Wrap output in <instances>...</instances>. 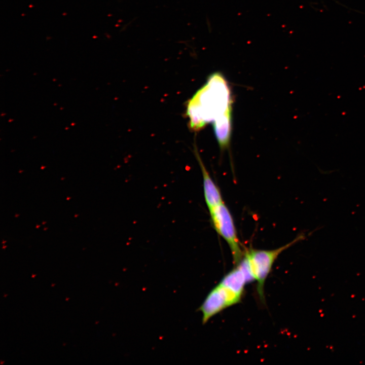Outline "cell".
I'll return each mask as SVG.
<instances>
[{"mask_svg":"<svg viewBox=\"0 0 365 365\" xmlns=\"http://www.w3.org/2000/svg\"><path fill=\"white\" fill-rule=\"evenodd\" d=\"M231 111L229 86L223 75L216 72L189 102L187 113L191 128L198 130Z\"/></svg>","mask_w":365,"mask_h":365,"instance_id":"cell-1","label":"cell"},{"mask_svg":"<svg viewBox=\"0 0 365 365\" xmlns=\"http://www.w3.org/2000/svg\"><path fill=\"white\" fill-rule=\"evenodd\" d=\"M301 239L300 236L286 244L271 250L245 249L244 256L247 259L250 273L257 281V289L261 301H264V285L272 266L279 255Z\"/></svg>","mask_w":365,"mask_h":365,"instance_id":"cell-2","label":"cell"},{"mask_svg":"<svg viewBox=\"0 0 365 365\" xmlns=\"http://www.w3.org/2000/svg\"><path fill=\"white\" fill-rule=\"evenodd\" d=\"M208 210L213 228L227 242L234 263L237 264L243 259L244 250L238 237L234 220L229 208L224 202Z\"/></svg>","mask_w":365,"mask_h":365,"instance_id":"cell-3","label":"cell"},{"mask_svg":"<svg viewBox=\"0 0 365 365\" xmlns=\"http://www.w3.org/2000/svg\"><path fill=\"white\" fill-rule=\"evenodd\" d=\"M242 296L220 282L208 294L198 308L201 312L203 324L224 309L240 303Z\"/></svg>","mask_w":365,"mask_h":365,"instance_id":"cell-4","label":"cell"},{"mask_svg":"<svg viewBox=\"0 0 365 365\" xmlns=\"http://www.w3.org/2000/svg\"><path fill=\"white\" fill-rule=\"evenodd\" d=\"M203 178L204 200L208 209L224 203L219 188L211 178L198 153H195Z\"/></svg>","mask_w":365,"mask_h":365,"instance_id":"cell-5","label":"cell"},{"mask_svg":"<svg viewBox=\"0 0 365 365\" xmlns=\"http://www.w3.org/2000/svg\"><path fill=\"white\" fill-rule=\"evenodd\" d=\"M232 111H229L213 122L215 136L220 147L224 149L230 142L232 130Z\"/></svg>","mask_w":365,"mask_h":365,"instance_id":"cell-6","label":"cell"}]
</instances>
